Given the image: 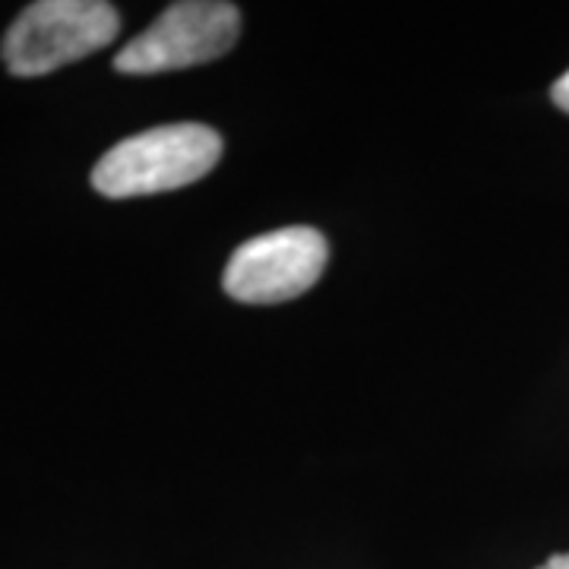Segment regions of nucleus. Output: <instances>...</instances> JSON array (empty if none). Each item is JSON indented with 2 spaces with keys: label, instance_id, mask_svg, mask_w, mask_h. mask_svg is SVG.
Returning a JSON list of instances; mask_svg holds the SVG:
<instances>
[{
  "label": "nucleus",
  "instance_id": "nucleus-1",
  "mask_svg": "<svg viewBox=\"0 0 569 569\" xmlns=\"http://www.w3.org/2000/svg\"><path fill=\"white\" fill-rule=\"evenodd\" d=\"M222 159V137L206 123H164L127 137L92 168V187L111 197H152L206 178Z\"/></svg>",
  "mask_w": 569,
  "mask_h": 569
},
{
  "label": "nucleus",
  "instance_id": "nucleus-2",
  "mask_svg": "<svg viewBox=\"0 0 569 569\" xmlns=\"http://www.w3.org/2000/svg\"><path fill=\"white\" fill-rule=\"evenodd\" d=\"M121 17L102 0L29 3L3 36V63L13 77H44L111 44Z\"/></svg>",
  "mask_w": 569,
  "mask_h": 569
},
{
  "label": "nucleus",
  "instance_id": "nucleus-3",
  "mask_svg": "<svg viewBox=\"0 0 569 569\" xmlns=\"http://www.w3.org/2000/svg\"><path fill=\"white\" fill-rule=\"evenodd\" d=\"M241 32V13L224 0H181L114 58V70L146 77L209 63L228 54Z\"/></svg>",
  "mask_w": 569,
  "mask_h": 569
},
{
  "label": "nucleus",
  "instance_id": "nucleus-4",
  "mask_svg": "<svg viewBox=\"0 0 569 569\" xmlns=\"http://www.w3.org/2000/svg\"><path fill=\"white\" fill-rule=\"evenodd\" d=\"M329 244L317 228L291 224L250 238L224 266V291L241 305H282L323 276Z\"/></svg>",
  "mask_w": 569,
  "mask_h": 569
},
{
  "label": "nucleus",
  "instance_id": "nucleus-5",
  "mask_svg": "<svg viewBox=\"0 0 569 569\" xmlns=\"http://www.w3.org/2000/svg\"><path fill=\"white\" fill-rule=\"evenodd\" d=\"M550 96H553V102H557V108H563L569 114V70L560 77V80L553 82V89H550Z\"/></svg>",
  "mask_w": 569,
  "mask_h": 569
},
{
  "label": "nucleus",
  "instance_id": "nucleus-6",
  "mask_svg": "<svg viewBox=\"0 0 569 569\" xmlns=\"http://www.w3.org/2000/svg\"><path fill=\"white\" fill-rule=\"evenodd\" d=\"M538 569H569V553H557V557H550L548 563H541Z\"/></svg>",
  "mask_w": 569,
  "mask_h": 569
}]
</instances>
